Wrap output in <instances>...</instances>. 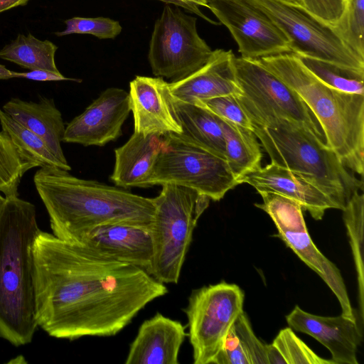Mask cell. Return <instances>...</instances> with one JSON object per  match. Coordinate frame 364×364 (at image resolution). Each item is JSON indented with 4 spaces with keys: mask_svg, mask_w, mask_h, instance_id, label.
<instances>
[{
    "mask_svg": "<svg viewBox=\"0 0 364 364\" xmlns=\"http://www.w3.org/2000/svg\"><path fill=\"white\" fill-rule=\"evenodd\" d=\"M36 207L18 196L0 205V337L16 347L38 327L33 247L40 231Z\"/></svg>",
    "mask_w": 364,
    "mask_h": 364,
    "instance_id": "obj_3",
    "label": "cell"
},
{
    "mask_svg": "<svg viewBox=\"0 0 364 364\" xmlns=\"http://www.w3.org/2000/svg\"><path fill=\"white\" fill-rule=\"evenodd\" d=\"M274 236L281 239L324 281L338 299L341 307V314L350 318L357 319L340 270L316 247L308 230L277 231Z\"/></svg>",
    "mask_w": 364,
    "mask_h": 364,
    "instance_id": "obj_22",
    "label": "cell"
},
{
    "mask_svg": "<svg viewBox=\"0 0 364 364\" xmlns=\"http://www.w3.org/2000/svg\"><path fill=\"white\" fill-rule=\"evenodd\" d=\"M80 244L151 274L154 249L148 228L123 223L104 225L90 231Z\"/></svg>",
    "mask_w": 364,
    "mask_h": 364,
    "instance_id": "obj_16",
    "label": "cell"
},
{
    "mask_svg": "<svg viewBox=\"0 0 364 364\" xmlns=\"http://www.w3.org/2000/svg\"><path fill=\"white\" fill-rule=\"evenodd\" d=\"M14 78L13 71L7 69L4 65L0 64V80Z\"/></svg>",
    "mask_w": 364,
    "mask_h": 364,
    "instance_id": "obj_41",
    "label": "cell"
},
{
    "mask_svg": "<svg viewBox=\"0 0 364 364\" xmlns=\"http://www.w3.org/2000/svg\"><path fill=\"white\" fill-rule=\"evenodd\" d=\"M238 183H248L258 193L274 192L290 198L316 220H321L328 209H336L332 200L317 186L272 162L242 176Z\"/></svg>",
    "mask_w": 364,
    "mask_h": 364,
    "instance_id": "obj_18",
    "label": "cell"
},
{
    "mask_svg": "<svg viewBox=\"0 0 364 364\" xmlns=\"http://www.w3.org/2000/svg\"><path fill=\"white\" fill-rule=\"evenodd\" d=\"M33 182L49 216L52 234L80 244L93 229L123 223L150 230L155 206L153 198L125 188L72 176L59 167H40Z\"/></svg>",
    "mask_w": 364,
    "mask_h": 364,
    "instance_id": "obj_2",
    "label": "cell"
},
{
    "mask_svg": "<svg viewBox=\"0 0 364 364\" xmlns=\"http://www.w3.org/2000/svg\"><path fill=\"white\" fill-rule=\"evenodd\" d=\"M2 109L15 121L41 137L55 157L68 171L71 170L61 146L65 124L61 112L53 99L41 97L36 102L13 97L3 105Z\"/></svg>",
    "mask_w": 364,
    "mask_h": 364,
    "instance_id": "obj_20",
    "label": "cell"
},
{
    "mask_svg": "<svg viewBox=\"0 0 364 364\" xmlns=\"http://www.w3.org/2000/svg\"><path fill=\"white\" fill-rule=\"evenodd\" d=\"M210 199L181 186L166 183L153 201L151 225L154 257L151 275L163 284H177L194 229Z\"/></svg>",
    "mask_w": 364,
    "mask_h": 364,
    "instance_id": "obj_6",
    "label": "cell"
},
{
    "mask_svg": "<svg viewBox=\"0 0 364 364\" xmlns=\"http://www.w3.org/2000/svg\"><path fill=\"white\" fill-rule=\"evenodd\" d=\"M268 364H286V362L278 349L272 343L267 346Z\"/></svg>",
    "mask_w": 364,
    "mask_h": 364,
    "instance_id": "obj_39",
    "label": "cell"
},
{
    "mask_svg": "<svg viewBox=\"0 0 364 364\" xmlns=\"http://www.w3.org/2000/svg\"><path fill=\"white\" fill-rule=\"evenodd\" d=\"M163 145V136L134 132L124 144L114 150L112 182L125 189L146 187Z\"/></svg>",
    "mask_w": 364,
    "mask_h": 364,
    "instance_id": "obj_21",
    "label": "cell"
},
{
    "mask_svg": "<svg viewBox=\"0 0 364 364\" xmlns=\"http://www.w3.org/2000/svg\"><path fill=\"white\" fill-rule=\"evenodd\" d=\"M0 125L1 130L9 136L15 145L36 161L40 167L50 166L68 171L41 137L15 121L2 109H0Z\"/></svg>",
    "mask_w": 364,
    "mask_h": 364,
    "instance_id": "obj_29",
    "label": "cell"
},
{
    "mask_svg": "<svg viewBox=\"0 0 364 364\" xmlns=\"http://www.w3.org/2000/svg\"><path fill=\"white\" fill-rule=\"evenodd\" d=\"M290 328L306 333L323 345L334 364H358L356 353L362 341L357 319L343 316H321L302 310L299 306L286 316Z\"/></svg>",
    "mask_w": 364,
    "mask_h": 364,
    "instance_id": "obj_15",
    "label": "cell"
},
{
    "mask_svg": "<svg viewBox=\"0 0 364 364\" xmlns=\"http://www.w3.org/2000/svg\"><path fill=\"white\" fill-rule=\"evenodd\" d=\"M283 32L291 53L364 71V58L343 41L333 26L284 0H248Z\"/></svg>",
    "mask_w": 364,
    "mask_h": 364,
    "instance_id": "obj_9",
    "label": "cell"
},
{
    "mask_svg": "<svg viewBox=\"0 0 364 364\" xmlns=\"http://www.w3.org/2000/svg\"><path fill=\"white\" fill-rule=\"evenodd\" d=\"M197 18L166 5L156 21L148 53L156 77L180 80L203 66L213 50L199 36Z\"/></svg>",
    "mask_w": 364,
    "mask_h": 364,
    "instance_id": "obj_11",
    "label": "cell"
},
{
    "mask_svg": "<svg viewBox=\"0 0 364 364\" xmlns=\"http://www.w3.org/2000/svg\"><path fill=\"white\" fill-rule=\"evenodd\" d=\"M207 8L228 29L240 57L255 60L291 53L283 32L248 0H208Z\"/></svg>",
    "mask_w": 364,
    "mask_h": 364,
    "instance_id": "obj_12",
    "label": "cell"
},
{
    "mask_svg": "<svg viewBox=\"0 0 364 364\" xmlns=\"http://www.w3.org/2000/svg\"><path fill=\"white\" fill-rule=\"evenodd\" d=\"M253 132L271 161L307 180L343 210L352 194L363 190L336 152L306 125L285 118H271L254 125Z\"/></svg>",
    "mask_w": 364,
    "mask_h": 364,
    "instance_id": "obj_5",
    "label": "cell"
},
{
    "mask_svg": "<svg viewBox=\"0 0 364 364\" xmlns=\"http://www.w3.org/2000/svg\"><path fill=\"white\" fill-rule=\"evenodd\" d=\"M220 122L225 159L238 182L242 176L261 167V146L252 130L221 118Z\"/></svg>",
    "mask_w": 364,
    "mask_h": 364,
    "instance_id": "obj_24",
    "label": "cell"
},
{
    "mask_svg": "<svg viewBox=\"0 0 364 364\" xmlns=\"http://www.w3.org/2000/svg\"><path fill=\"white\" fill-rule=\"evenodd\" d=\"M240 287L224 281L192 291L184 312L194 364L213 363L230 328L243 311Z\"/></svg>",
    "mask_w": 364,
    "mask_h": 364,
    "instance_id": "obj_10",
    "label": "cell"
},
{
    "mask_svg": "<svg viewBox=\"0 0 364 364\" xmlns=\"http://www.w3.org/2000/svg\"><path fill=\"white\" fill-rule=\"evenodd\" d=\"M272 344L280 352L286 364H334L314 353L291 328L282 329Z\"/></svg>",
    "mask_w": 364,
    "mask_h": 364,
    "instance_id": "obj_32",
    "label": "cell"
},
{
    "mask_svg": "<svg viewBox=\"0 0 364 364\" xmlns=\"http://www.w3.org/2000/svg\"><path fill=\"white\" fill-rule=\"evenodd\" d=\"M134 132L144 135L181 134L168 82L160 77L136 76L129 83Z\"/></svg>",
    "mask_w": 364,
    "mask_h": 364,
    "instance_id": "obj_14",
    "label": "cell"
},
{
    "mask_svg": "<svg viewBox=\"0 0 364 364\" xmlns=\"http://www.w3.org/2000/svg\"><path fill=\"white\" fill-rule=\"evenodd\" d=\"M333 27L347 46L364 58V0H346L343 13Z\"/></svg>",
    "mask_w": 364,
    "mask_h": 364,
    "instance_id": "obj_31",
    "label": "cell"
},
{
    "mask_svg": "<svg viewBox=\"0 0 364 364\" xmlns=\"http://www.w3.org/2000/svg\"><path fill=\"white\" fill-rule=\"evenodd\" d=\"M171 101L183 134L225 156V141L220 118L197 105L178 100Z\"/></svg>",
    "mask_w": 364,
    "mask_h": 364,
    "instance_id": "obj_23",
    "label": "cell"
},
{
    "mask_svg": "<svg viewBox=\"0 0 364 364\" xmlns=\"http://www.w3.org/2000/svg\"><path fill=\"white\" fill-rule=\"evenodd\" d=\"M300 3L315 16L333 26L343 13L346 0H300Z\"/></svg>",
    "mask_w": 364,
    "mask_h": 364,
    "instance_id": "obj_37",
    "label": "cell"
},
{
    "mask_svg": "<svg viewBox=\"0 0 364 364\" xmlns=\"http://www.w3.org/2000/svg\"><path fill=\"white\" fill-rule=\"evenodd\" d=\"M234 68L241 91L236 97L252 126L285 118L306 125L326 142L318 121L301 97L257 59L235 57Z\"/></svg>",
    "mask_w": 364,
    "mask_h": 364,
    "instance_id": "obj_8",
    "label": "cell"
},
{
    "mask_svg": "<svg viewBox=\"0 0 364 364\" xmlns=\"http://www.w3.org/2000/svg\"><path fill=\"white\" fill-rule=\"evenodd\" d=\"M257 60L296 92L318 121L326 144L348 169L363 176L364 95L325 85L292 53Z\"/></svg>",
    "mask_w": 364,
    "mask_h": 364,
    "instance_id": "obj_4",
    "label": "cell"
},
{
    "mask_svg": "<svg viewBox=\"0 0 364 364\" xmlns=\"http://www.w3.org/2000/svg\"><path fill=\"white\" fill-rule=\"evenodd\" d=\"M57 50L58 46L48 40H40L31 33L18 34L0 50V58L29 70L60 73L55 61Z\"/></svg>",
    "mask_w": 364,
    "mask_h": 364,
    "instance_id": "obj_25",
    "label": "cell"
},
{
    "mask_svg": "<svg viewBox=\"0 0 364 364\" xmlns=\"http://www.w3.org/2000/svg\"><path fill=\"white\" fill-rule=\"evenodd\" d=\"M235 331L249 358L250 364H268V344L255 334L246 314L242 311L234 323Z\"/></svg>",
    "mask_w": 364,
    "mask_h": 364,
    "instance_id": "obj_35",
    "label": "cell"
},
{
    "mask_svg": "<svg viewBox=\"0 0 364 364\" xmlns=\"http://www.w3.org/2000/svg\"><path fill=\"white\" fill-rule=\"evenodd\" d=\"M130 112L129 93L117 87L107 88L67 124L63 141L102 146L122 135Z\"/></svg>",
    "mask_w": 364,
    "mask_h": 364,
    "instance_id": "obj_13",
    "label": "cell"
},
{
    "mask_svg": "<svg viewBox=\"0 0 364 364\" xmlns=\"http://www.w3.org/2000/svg\"><path fill=\"white\" fill-rule=\"evenodd\" d=\"M262 203L255 205L267 213L277 231L307 230L302 208L296 200L274 192H259Z\"/></svg>",
    "mask_w": 364,
    "mask_h": 364,
    "instance_id": "obj_30",
    "label": "cell"
},
{
    "mask_svg": "<svg viewBox=\"0 0 364 364\" xmlns=\"http://www.w3.org/2000/svg\"></svg>",
    "mask_w": 364,
    "mask_h": 364,
    "instance_id": "obj_42",
    "label": "cell"
},
{
    "mask_svg": "<svg viewBox=\"0 0 364 364\" xmlns=\"http://www.w3.org/2000/svg\"><path fill=\"white\" fill-rule=\"evenodd\" d=\"M65 28L56 32L57 36L70 34H90L100 39H112L122 31L117 21L107 17L86 18L75 16L65 21Z\"/></svg>",
    "mask_w": 364,
    "mask_h": 364,
    "instance_id": "obj_33",
    "label": "cell"
},
{
    "mask_svg": "<svg viewBox=\"0 0 364 364\" xmlns=\"http://www.w3.org/2000/svg\"><path fill=\"white\" fill-rule=\"evenodd\" d=\"M235 55L231 50L216 49L207 63L188 76L168 82L173 97L191 104L241 91L235 74Z\"/></svg>",
    "mask_w": 364,
    "mask_h": 364,
    "instance_id": "obj_17",
    "label": "cell"
},
{
    "mask_svg": "<svg viewBox=\"0 0 364 364\" xmlns=\"http://www.w3.org/2000/svg\"><path fill=\"white\" fill-rule=\"evenodd\" d=\"M180 322L160 313L144 321L130 344L126 364H178L181 347L188 336Z\"/></svg>",
    "mask_w": 364,
    "mask_h": 364,
    "instance_id": "obj_19",
    "label": "cell"
},
{
    "mask_svg": "<svg viewBox=\"0 0 364 364\" xmlns=\"http://www.w3.org/2000/svg\"><path fill=\"white\" fill-rule=\"evenodd\" d=\"M13 76L14 77H21L41 82L62 80L80 81L77 79L66 77L60 73H55L45 70H34L23 73L13 71Z\"/></svg>",
    "mask_w": 364,
    "mask_h": 364,
    "instance_id": "obj_38",
    "label": "cell"
},
{
    "mask_svg": "<svg viewBox=\"0 0 364 364\" xmlns=\"http://www.w3.org/2000/svg\"><path fill=\"white\" fill-rule=\"evenodd\" d=\"M30 0H0V14L20 6H26Z\"/></svg>",
    "mask_w": 364,
    "mask_h": 364,
    "instance_id": "obj_40",
    "label": "cell"
},
{
    "mask_svg": "<svg viewBox=\"0 0 364 364\" xmlns=\"http://www.w3.org/2000/svg\"><path fill=\"white\" fill-rule=\"evenodd\" d=\"M163 139V148L146 187L172 183L218 201L239 185L224 156L183 133H168Z\"/></svg>",
    "mask_w": 364,
    "mask_h": 364,
    "instance_id": "obj_7",
    "label": "cell"
},
{
    "mask_svg": "<svg viewBox=\"0 0 364 364\" xmlns=\"http://www.w3.org/2000/svg\"><path fill=\"white\" fill-rule=\"evenodd\" d=\"M33 257L38 326L54 338L115 336L168 292L141 268L41 230Z\"/></svg>",
    "mask_w": 364,
    "mask_h": 364,
    "instance_id": "obj_1",
    "label": "cell"
},
{
    "mask_svg": "<svg viewBox=\"0 0 364 364\" xmlns=\"http://www.w3.org/2000/svg\"><path fill=\"white\" fill-rule=\"evenodd\" d=\"M214 364H250L249 358L235 331L234 324L230 328Z\"/></svg>",
    "mask_w": 364,
    "mask_h": 364,
    "instance_id": "obj_36",
    "label": "cell"
},
{
    "mask_svg": "<svg viewBox=\"0 0 364 364\" xmlns=\"http://www.w3.org/2000/svg\"><path fill=\"white\" fill-rule=\"evenodd\" d=\"M298 57L304 66L325 85L344 92L364 95L363 70L341 66L313 58Z\"/></svg>",
    "mask_w": 364,
    "mask_h": 364,
    "instance_id": "obj_28",
    "label": "cell"
},
{
    "mask_svg": "<svg viewBox=\"0 0 364 364\" xmlns=\"http://www.w3.org/2000/svg\"><path fill=\"white\" fill-rule=\"evenodd\" d=\"M215 115L253 131L252 125L234 95H221L197 102Z\"/></svg>",
    "mask_w": 364,
    "mask_h": 364,
    "instance_id": "obj_34",
    "label": "cell"
},
{
    "mask_svg": "<svg viewBox=\"0 0 364 364\" xmlns=\"http://www.w3.org/2000/svg\"><path fill=\"white\" fill-rule=\"evenodd\" d=\"M39 164L15 145L9 136L0 131V205L7 197L18 196L23 176Z\"/></svg>",
    "mask_w": 364,
    "mask_h": 364,
    "instance_id": "obj_27",
    "label": "cell"
},
{
    "mask_svg": "<svg viewBox=\"0 0 364 364\" xmlns=\"http://www.w3.org/2000/svg\"><path fill=\"white\" fill-rule=\"evenodd\" d=\"M342 211L357 274L358 289V316L362 323L364 316L363 194L359 193L358 191H355Z\"/></svg>",
    "mask_w": 364,
    "mask_h": 364,
    "instance_id": "obj_26",
    "label": "cell"
}]
</instances>
